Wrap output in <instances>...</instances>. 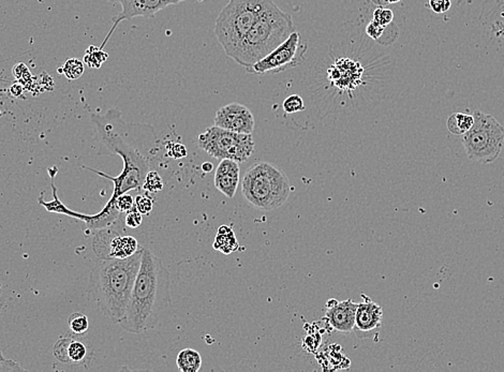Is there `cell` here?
Wrapping results in <instances>:
<instances>
[{"label":"cell","mask_w":504,"mask_h":372,"mask_svg":"<svg viewBox=\"0 0 504 372\" xmlns=\"http://www.w3.org/2000/svg\"><path fill=\"white\" fill-rule=\"evenodd\" d=\"M291 194V183L283 171L268 162L249 167L241 181V194L247 203L260 211L279 209Z\"/></svg>","instance_id":"5b68a950"},{"label":"cell","mask_w":504,"mask_h":372,"mask_svg":"<svg viewBox=\"0 0 504 372\" xmlns=\"http://www.w3.org/2000/svg\"><path fill=\"white\" fill-rule=\"evenodd\" d=\"M283 111L285 116L295 115L306 111V103L298 93H292L283 101Z\"/></svg>","instance_id":"7402d4cb"},{"label":"cell","mask_w":504,"mask_h":372,"mask_svg":"<svg viewBox=\"0 0 504 372\" xmlns=\"http://www.w3.org/2000/svg\"><path fill=\"white\" fill-rule=\"evenodd\" d=\"M427 7L437 14L448 12L452 7L451 0H429Z\"/></svg>","instance_id":"4dcf8cb0"},{"label":"cell","mask_w":504,"mask_h":372,"mask_svg":"<svg viewBox=\"0 0 504 372\" xmlns=\"http://www.w3.org/2000/svg\"><path fill=\"white\" fill-rule=\"evenodd\" d=\"M212 167H214V165H212L210 162H204V163L202 164V170L204 173H210V172L212 171Z\"/></svg>","instance_id":"e575fe53"},{"label":"cell","mask_w":504,"mask_h":372,"mask_svg":"<svg viewBox=\"0 0 504 372\" xmlns=\"http://www.w3.org/2000/svg\"><path fill=\"white\" fill-rule=\"evenodd\" d=\"M176 365L182 372H197L202 367V358L193 349H184L178 353Z\"/></svg>","instance_id":"ac0fdd59"},{"label":"cell","mask_w":504,"mask_h":372,"mask_svg":"<svg viewBox=\"0 0 504 372\" xmlns=\"http://www.w3.org/2000/svg\"><path fill=\"white\" fill-rule=\"evenodd\" d=\"M274 3L273 0H229L215 23V34L227 56Z\"/></svg>","instance_id":"8992f818"},{"label":"cell","mask_w":504,"mask_h":372,"mask_svg":"<svg viewBox=\"0 0 504 372\" xmlns=\"http://www.w3.org/2000/svg\"><path fill=\"white\" fill-rule=\"evenodd\" d=\"M107 57H109V54L105 49H101L100 47L91 45L86 49L84 64L89 68L99 69L107 62Z\"/></svg>","instance_id":"ffe728a7"},{"label":"cell","mask_w":504,"mask_h":372,"mask_svg":"<svg viewBox=\"0 0 504 372\" xmlns=\"http://www.w3.org/2000/svg\"><path fill=\"white\" fill-rule=\"evenodd\" d=\"M358 305L352 299L342 301L329 299L327 304L325 318L331 327L339 333L353 332Z\"/></svg>","instance_id":"4fadbf2b"},{"label":"cell","mask_w":504,"mask_h":372,"mask_svg":"<svg viewBox=\"0 0 504 372\" xmlns=\"http://www.w3.org/2000/svg\"><path fill=\"white\" fill-rule=\"evenodd\" d=\"M120 115L117 110H109L105 115L93 114L91 117L97 132L98 156L117 154L124 162L122 173L117 177L84 167L114 183L112 196L103 207L107 213L117 211L115 200L118 196L131 190H141L144 179L151 171V162L159 150L158 139L153 126L124 123Z\"/></svg>","instance_id":"6da1fadb"},{"label":"cell","mask_w":504,"mask_h":372,"mask_svg":"<svg viewBox=\"0 0 504 372\" xmlns=\"http://www.w3.org/2000/svg\"><path fill=\"white\" fill-rule=\"evenodd\" d=\"M142 189L149 192V194H158L164 189V181L161 178L158 172L151 170L147 173L145 179H144Z\"/></svg>","instance_id":"603a6c76"},{"label":"cell","mask_w":504,"mask_h":372,"mask_svg":"<svg viewBox=\"0 0 504 372\" xmlns=\"http://www.w3.org/2000/svg\"><path fill=\"white\" fill-rule=\"evenodd\" d=\"M394 20V13L390 9L386 8L379 7L373 12V21L377 24L382 25L384 27H388Z\"/></svg>","instance_id":"d4e9b609"},{"label":"cell","mask_w":504,"mask_h":372,"mask_svg":"<svg viewBox=\"0 0 504 372\" xmlns=\"http://www.w3.org/2000/svg\"><path fill=\"white\" fill-rule=\"evenodd\" d=\"M12 73L15 79L17 80V82L23 84L24 87L26 86V84L32 83V78L30 69H28L26 65L23 64V62H20V64L15 65L13 67Z\"/></svg>","instance_id":"484cf974"},{"label":"cell","mask_w":504,"mask_h":372,"mask_svg":"<svg viewBox=\"0 0 504 372\" xmlns=\"http://www.w3.org/2000/svg\"><path fill=\"white\" fill-rule=\"evenodd\" d=\"M135 238L120 235L110 226L100 229L93 240V249L97 259H126L140 249Z\"/></svg>","instance_id":"30bf717a"},{"label":"cell","mask_w":504,"mask_h":372,"mask_svg":"<svg viewBox=\"0 0 504 372\" xmlns=\"http://www.w3.org/2000/svg\"><path fill=\"white\" fill-rule=\"evenodd\" d=\"M69 327L76 335H84L89 327L87 316L82 312H74L68 320Z\"/></svg>","instance_id":"cb8c5ba5"},{"label":"cell","mask_w":504,"mask_h":372,"mask_svg":"<svg viewBox=\"0 0 504 372\" xmlns=\"http://www.w3.org/2000/svg\"><path fill=\"white\" fill-rule=\"evenodd\" d=\"M168 156L174 159H182V158H185L188 154L185 145L181 143H172L171 148H168Z\"/></svg>","instance_id":"1f68e13d"},{"label":"cell","mask_w":504,"mask_h":372,"mask_svg":"<svg viewBox=\"0 0 504 372\" xmlns=\"http://www.w3.org/2000/svg\"><path fill=\"white\" fill-rule=\"evenodd\" d=\"M85 70V64L78 58L68 59L65 62L64 67L58 69V73H63L69 81L80 79L83 75Z\"/></svg>","instance_id":"44dd1931"},{"label":"cell","mask_w":504,"mask_h":372,"mask_svg":"<svg viewBox=\"0 0 504 372\" xmlns=\"http://www.w3.org/2000/svg\"><path fill=\"white\" fill-rule=\"evenodd\" d=\"M23 371V368L17 362L11 360H3L0 364V372Z\"/></svg>","instance_id":"d6a6232c"},{"label":"cell","mask_w":504,"mask_h":372,"mask_svg":"<svg viewBox=\"0 0 504 372\" xmlns=\"http://www.w3.org/2000/svg\"><path fill=\"white\" fill-rule=\"evenodd\" d=\"M214 124L215 126L229 130L232 132L252 135L256 121L254 114L251 113V111L246 106L233 102L221 106L216 112Z\"/></svg>","instance_id":"7c38bea8"},{"label":"cell","mask_w":504,"mask_h":372,"mask_svg":"<svg viewBox=\"0 0 504 372\" xmlns=\"http://www.w3.org/2000/svg\"><path fill=\"white\" fill-rule=\"evenodd\" d=\"M197 145L215 159H230L239 163L246 162L256 148L252 135L232 132L217 126L207 128L201 133Z\"/></svg>","instance_id":"ba28073f"},{"label":"cell","mask_w":504,"mask_h":372,"mask_svg":"<svg viewBox=\"0 0 504 372\" xmlns=\"http://www.w3.org/2000/svg\"><path fill=\"white\" fill-rule=\"evenodd\" d=\"M24 89L25 87L23 86V84H21L20 82H17V83L13 84V85L11 86L10 93L13 97H20L22 96Z\"/></svg>","instance_id":"836d02e7"},{"label":"cell","mask_w":504,"mask_h":372,"mask_svg":"<svg viewBox=\"0 0 504 372\" xmlns=\"http://www.w3.org/2000/svg\"><path fill=\"white\" fill-rule=\"evenodd\" d=\"M142 222H143L142 213L135 209V206H133V209L127 211V215H126V218H124V223H126V226L128 228L138 229L141 226Z\"/></svg>","instance_id":"f546056e"},{"label":"cell","mask_w":504,"mask_h":372,"mask_svg":"<svg viewBox=\"0 0 504 372\" xmlns=\"http://www.w3.org/2000/svg\"><path fill=\"white\" fill-rule=\"evenodd\" d=\"M3 360H5V358H3V352L0 351V364H1V362H3Z\"/></svg>","instance_id":"8d00e7d4"},{"label":"cell","mask_w":504,"mask_h":372,"mask_svg":"<svg viewBox=\"0 0 504 372\" xmlns=\"http://www.w3.org/2000/svg\"><path fill=\"white\" fill-rule=\"evenodd\" d=\"M402 0H381L380 5H392V3H400Z\"/></svg>","instance_id":"d590c367"},{"label":"cell","mask_w":504,"mask_h":372,"mask_svg":"<svg viewBox=\"0 0 504 372\" xmlns=\"http://www.w3.org/2000/svg\"><path fill=\"white\" fill-rule=\"evenodd\" d=\"M143 248L126 259H96L91 265L88 297L114 323L124 318Z\"/></svg>","instance_id":"3957f363"},{"label":"cell","mask_w":504,"mask_h":372,"mask_svg":"<svg viewBox=\"0 0 504 372\" xmlns=\"http://www.w3.org/2000/svg\"><path fill=\"white\" fill-rule=\"evenodd\" d=\"M474 123L473 115L465 113H454L448 117V129L452 135H463L468 132Z\"/></svg>","instance_id":"d6986e66"},{"label":"cell","mask_w":504,"mask_h":372,"mask_svg":"<svg viewBox=\"0 0 504 372\" xmlns=\"http://www.w3.org/2000/svg\"><path fill=\"white\" fill-rule=\"evenodd\" d=\"M237 236L229 226H221L215 238L214 248L223 255H230L237 249Z\"/></svg>","instance_id":"e0dca14e"},{"label":"cell","mask_w":504,"mask_h":372,"mask_svg":"<svg viewBox=\"0 0 504 372\" xmlns=\"http://www.w3.org/2000/svg\"><path fill=\"white\" fill-rule=\"evenodd\" d=\"M170 303V272L158 257L143 248L141 265L120 326L132 334L153 329Z\"/></svg>","instance_id":"7a4b0ae2"},{"label":"cell","mask_w":504,"mask_h":372,"mask_svg":"<svg viewBox=\"0 0 504 372\" xmlns=\"http://www.w3.org/2000/svg\"><path fill=\"white\" fill-rule=\"evenodd\" d=\"M134 200L129 194H124L115 200V207L120 213H127L133 209Z\"/></svg>","instance_id":"83f0119b"},{"label":"cell","mask_w":504,"mask_h":372,"mask_svg":"<svg viewBox=\"0 0 504 372\" xmlns=\"http://www.w3.org/2000/svg\"><path fill=\"white\" fill-rule=\"evenodd\" d=\"M54 356L63 362L80 364L87 356V348L83 342L72 339H59L54 348Z\"/></svg>","instance_id":"2e32d148"},{"label":"cell","mask_w":504,"mask_h":372,"mask_svg":"<svg viewBox=\"0 0 504 372\" xmlns=\"http://www.w3.org/2000/svg\"><path fill=\"white\" fill-rule=\"evenodd\" d=\"M134 206L135 209L142 213V215H149L154 209V200L151 196H146V194H140L135 198L134 201Z\"/></svg>","instance_id":"4316f807"},{"label":"cell","mask_w":504,"mask_h":372,"mask_svg":"<svg viewBox=\"0 0 504 372\" xmlns=\"http://www.w3.org/2000/svg\"><path fill=\"white\" fill-rule=\"evenodd\" d=\"M107 3H120L122 10L120 14L113 19L112 27L110 32L107 34V38L100 45L101 49L105 47L107 42L110 39L111 36L114 34L117 25L120 24L122 21L131 20L133 17H153L159 11L164 10L170 5H178V3H184L187 0H105Z\"/></svg>","instance_id":"8fae6325"},{"label":"cell","mask_w":504,"mask_h":372,"mask_svg":"<svg viewBox=\"0 0 504 372\" xmlns=\"http://www.w3.org/2000/svg\"><path fill=\"white\" fill-rule=\"evenodd\" d=\"M307 51V43L304 42L300 32L295 30L270 54L246 68V72L254 75L281 73L300 66L306 59Z\"/></svg>","instance_id":"9c48e42d"},{"label":"cell","mask_w":504,"mask_h":372,"mask_svg":"<svg viewBox=\"0 0 504 372\" xmlns=\"http://www.w3.org/2000/svg\"><path fill=\"white\" fill-rule=\"evenodd\" d=\"M474 123L463 135L468 159L479 163L490 164L496 161L504 145V127L490 114L474 111Z\"/></svg>","instance_id":"52a82bcc"},{"label":"cell","mask_w":504,"mask_h":372,"mask_svg":"<svg viewBox=\"0 0 504 372\" xmlns=\"http://www.w3.org/2000/svg\"><path fill=\"white\" fill-rule=\"evenodd\" d=\"M364 301L358 305L354 331L363 336L373 333L382 325L383 309L380 305L364 297Z\"/></svg>","instance_id":"5bb4252c"},{"label":"cell","mask_w":504,"mask_h":372,"mask_svg":"<svg viewBox=\"0 0 504 372\" xmlns=\"http://www.w3.org/2000/svg\"><path fill=\"white\" fill-rule=\"evenodd\" d=\"M295 30L292 16L274 3L228 57L248 68L281 45Z\"/></svg>","instance_id":"277c9868"},{"label":"cell","mask_w":504,"mask_h":372,"mask_svg":"<svg viewBox=\"0 0 504 372\" xmlns=\"http://www.w3.org/2000/svg\"><path fill=\"white\" fill-rule=\"evenodd\" d=\"M385 30H386V27H384L382 25L377 24L375 21L371 20V22L368 23L367 26H366V36L371 38L373 40H375V41H379L380 38L383 37Z\"/></svg>","instance_id":"f1b7e54d"},{"label":"cell","mask_w":504,"mask_h":372,"mask_svg":"<svg viewBox=\"0 0 504 372\" xmlns=\"http://www.w3.org/2000/svg\"><path fill=\"white\" fill-rule=\"evenodd\" d=\"M241 178V167L239 162L222 159L215 172V187L227 198H232L237 194Z\"/></svg>","instance_id":"9a60e30c"}]
</instances>
